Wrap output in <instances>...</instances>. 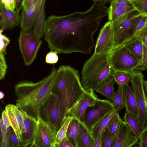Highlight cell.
I'll return each mask as SVG.
<instances>
[{"mask_svg": "<svg viewBox=\"0 0 147 147\" xmlns=\"http://www.w3.org/2000/svg\"><path fill=\"white\" fill-rule=\"evenodd\" d=\"M19 46L25 65H30L35 59L42 41L33 29L21 31L18 39Z\"/></svg>", "mask_w": 147, "mask_h": 147, "instance_id": "cell-8", "label": "cell"}, {"mask_svg": "<svg viewBox=\"0 0 147 147\" xmlns=\"http://www.w3.org/2000/svg\"><path fill=\"white\" fill-rule=\"evenodd\" d=\"M34 0H23L22 3V9H26L34 3Z\"/></svg>", "mask_w": 147, "mask_h": 147, "instance_id": "cell-48", "label": "cell"}, {"mask_svg": "<svg viewBox=\"0 0 147 147\" xmlns=\"http://www.w3.org/2000/svg\"><path fill=\"white\" fill-rule=\"evenodd\" d=\"M136 11L144 16H147V0H127Z\"/></svg>", "mask_w": 147, "mask_h": 147, "instance_id": "cell-32", "label": "cell"}, {"mask_svg": "<svg viewBox=\"0 0 147 147\" xmlns=\"http://www.w3.org/2000/svg\"><path fill=\"white\" fill-rule=\"evenodd\" d=\"M122 109L120 108H116L96 124L93 127L92 132V136L94 140L98 135L107 126L112 118L119 113Z\"/></svg>", "mask_w": 147, "mask_h": 147, "instance_id": "cell-22", "label": "cell"}, {"mask_svg": "<svg viewBox=\"0 0 147 147\" xmlns=\"http://www.w3.org/2000/svg\"><path fill=\"white\" fill-rule=\"evenodd\" d=\"M4 96V94L1 92H0V99H1L3 98Z\"/></svg>", "mask_w": 147, "mask_h": 147, "instance_id": "cell-53", "label": "cell"}, {"mask_svg": "<svg viewBox=\"0 0 147 147\" xmlns=\"http://www.w3.org/2000/svg\"><path fill=\"white\" fill-rule=\"evenodd\" d=\"M23 0H16V9L20 11L22 9V3Z\"/></svg>", "mask_w": 147, "mask_h": 147, "instance_id": "cell-51", "label": "cell"}, {"mask_svg": "<svg viewBox=\"0 0 147 147\" xmlns=\"http://www.w3.org/2000/svg\"><path fill=\"white\" fill-rule=\"evenodd\" d=\"M147 20V16H143L142 17L134 28L129 38L127 41L135 36L140 31L146 26Z\"/></svg>", "mask_w": 147, "mask_h": 147, "instance_id": "cell-38", "label": "cell"}, {"mask_svg": "<svg viewBox=\"0 0 147 147\" xmlns=\"http://www.w3.org/2000/svg\"><path fill=\"white\" fill-rule=\"evenodd\" d=\"M57 131L38 117L33 140L30 147H55Z\"/></svg>", "mask_w": 147, "mask_h": 147, "instance_id": "cell-11", "label": "cell"}, {"mask_svg": "<svg viewBox=\"0 0 147 147\" xmlns=\"http://www.w3.org/2000/svg\"><path fill=\"white\" fill-rule=\"evenodd\" d=\"M55 147H73V146L66 136L58 144H55Z\"/></svg>", "mask_w": 147, "mask_h": 147, "instance_id": "cell-46", "label": "cell"}, {"mask_svg": "<svg viewBox=\"0 0 147 147\" xmlns=\"http://www.w3.org/2000/svg\"><path fill=\"white\" fill-rule=\"evenodd\" d=\"M109 58L114 71L129 73L141 63L123 45L113 49L109 53Z\"/></svg>", "mask_w": 147, "mask_h": 147, "instance_id": "cell-6", "label": "cell"}, {"mask_svg": "<svg viewBox=\"0 0 147 147\" xmlns=\"http://www.w3.org/2000/svg\"><path fill=\"white\" fill-rule=\"evenodd\" d=\"M57 53V52L52 50L49 52L45 57L46 62L51 64L57 63L58 60Z\"/></svg>", "mask_w": 147, "mask_h": 147, "instance_id": "cell-42", "label": "cell"}, {"mask_svg": "<svg viewBox=\"0 0 147 147\" xmlns=\"http://www.w3.org/2000/svg\"><path fill=\"white\" fill-rule=\"evenodd\" d=\"M65 115V111L61 99L52 92L38 111V117L57 131Z\"/></svg>", "mask_w": 147, "mask_h": 147, "instance_id": "cell-5", "label": "cell"}, {"mask_svg": "<svg viewBox=\"0 0 147 147\" xmlns=\"http://www.w3.org/2000/svg\"><path fill=\"white\" fill-rule=\"evenodd\" d=\"M43 0H38L26 9H22L20 25L22 30L26 31L35 25L38 18Z\"/></svg>", "mask_w": 147, "mask_h": 147, "instance_id": "cell-15", "label": "cell"}, {"mask_svg": "<svg viewBox=\"0 0 147 147\" xmlns=\"http://www.w3.org/2000/svg\"><path fill=\"white\" fill-rule=\"evenodd\" d=\"M3 31L0 30V53L6 54V50L10 40L7 37L2 34Z\"/></svg>", "mask_w": 147, "mask_h": 147, "instance_id": "cell-41", "label": "cell"}, {"mask_svg": "<svg viewBox=\"0 0 147 147\" xmlns=\"http://www.w3.org/2000/svg\"><path fill=\"white\" fill-rule=\"evenodd\" d=\"M139 136L136 135L122 120L113 140L112 147L138 146Z\"/></svg>", "mask_w": 147, "mask_h": 147, "instance_id": "cell-14", "label": "cell"}, {"mask_svg": "<svg viewBox=\"0 0 147 147\" xmlns=\"http://www.w3.org/2000/svg\"><path fill=\"white\" fill-rule=\"evenodd\" d=\"M115 83L114 80L112 78L96 88L94 92L103 95L113 102L115 93L114 89Z\"/></svg>", "mask_w": 147, "mask_h": 147, "instance_id": "cell-24", "label": "cell"}, {"mask_svg": "<svg viewBox=\"0 0 147 147\" xmlns=\"http://www.w3.org/2000/svg\"><path fill=\"white\" fill-rule=\"evenodd\" d=\"M20 110L23 119L21 147H30L33 140L37 126V119L29 116L22 110Z\"/></svg>", "mask_w": 147, "mask_h": 147, "instance_id": "cell-16", "label": "cell"}, {"mask_svg": "<svg viewBox=\"0 0 147 147\" xmlns=\"http://www.w3.org/2000/svg\"><path fill=\"white\" fill-rule=\"evenodd\" d=\"M79 122L73 118L70 122L67 130L66 137L73 147H76V139L78 133Z\"/></svg>", "mask_w": 147, "mask_h": 147, "instance_id": "cell-26", "label": "cell"}, {"mask_svg": "<svg viewBox=\"0 0 147 147\" xmlns=\"http://www.w3.org/2000/svg\"><path fill=\"white\" fill-rule=\"evenodd\" d=\"M1 136V147H9V143L7 131V127L4 124L1 118L0 120Z\"/></svg>", "mask_w": 147, "mask_h": 147, "instance_id": "cell-34", "label": "cell"}, {"mask_svg": "<svg viewBox=\"0 0 147 147\" xmlns=\"http://www.w3.org/2000/svg\"><path fill=\"white\" fill-rule=\"evenodd\" d=\"M123 86L125 111L129 112L139 120L138 108L132 87L129 84Z\"/></svg>", "mask_w": 147, "mask_h": 147, "instance_id": "cell-18", "label": "cell"}, {"mask_svg": "<svg viewBox=\"0 0 147 147\" xmlns=\"http://www.w3.org/2000/svg\"><path fill=\"white\" fill-rule=\"evenodd\" d=\"M57 71L53 67L49 75L40 81H23L15 86L16 105L20 109L37 119L40 109L52 92Z\"/></svg>", "mask_w": 147, "mask_h": 147, "instance_id": "cell-2", "label": "cell"}, {"mask_svg": "<svg viewBox=\"0 0 147 147\" xmlns=\"http://www.w3.org/2000/svg\"><path fill=\"white\" fill-rule=\"evenodd\" d=\"M136 36H138L141 40L143 44L147 47V27L145 26L144 27L142 30L140 31Z\"/></svg>", "mask_w": 147, "mask_h": 147, "instance_id": "cell-45", "label": "cell"}, {"mask_svg": "<svg viewBox=\"0 0 147 147\" xmlns=\"http://www.w3.org/2000/svg\"><path fill=\"white\" fill-rule=\"evenodd\" d=\"M46 0H43L38 18L33 29L36 35L41 38L44 34L46 20L45 18V6Z\"/></svg>", "mask_w": 147, "mask_h": 147, "instance_id": "cell-23", "label": "cell"}, {"mask_svg": "<svg viewBox=\"0 0 147 147\" xmlns=\"http://www.w3.org/2000/svg\"><path fill=\"white\" fill-rule=\"evenodd\" d=\"M1 2L7 9L15 11L16 8V0H1Z\"/></svg>", "mask_w": 147, "mask_h": 147, "instance_id": "cell-44", "label": "cell"}, {"mask_svg": "<svg viewBox=\"0 0 147 147\" xmlns=\"http://www.w3.org/2000/svg\"><path fill=\"white\" fill-rule=\"evenodd\" d=\"M5 54L0 53V80L4 79L7 71V65L5 57Z\"/></svg>", "mask_w": 147, "mask_h": 147, "instance_id": "cell-40", "label": "cell"}, {"mask_svg": "<svg viewBox=\"0 0 147 147\" xmlns=\"http://www.w3.org/2000/svg\"><path fill=\"white\" fill-rule=\"evenodd\" d=\"M129 73L130 82L138 108L141 132L147 125V106L146 102L147 96L144 85V76L140 71H133Z\"/></svg>", "mask_w": 147, "mask_h": 147, "instance_id": "cell-7", "label": "cell"}, {"mask_svg": "<svg viewBox=\"0 0 147 147\" xmlns=\"http://www.w3.org/2000/svg\"><path fill=\"white\" fill-rule=\"evenodd\" d=\"M123 120L132 131L139 136L141 132V127L139 120L127 111H125Z\"/></svg>", "mask_w": 147, "mask_h": 147, "instance_id": "cell-25", "label": "cell"}, {"mask_svg": "<svg viewBox=\"0 0 147 147\" xmlns=\"http://www.w3.org/2000/svg\"><path fill=\"white\" fill-rule=\"evenodd\" d=\"M144 85L145 91L147 95V80H144Z\"/></svg>", "mask_w": 147, "mask_h": 147, "instance_id": "cell-52", "label": "cell"}, {"mask_svg": "<svg viewBox=\"0 0 147 147\" xmlns=\"http://www.w3.org/2000/svg\"><path fill=\"white\" fill-rule=\"evenodd\" d=\"M20 11L16 9L14 11L8 9L0 2V30L3 31L18 26L20 24Z\"/></svg>", "mask_w": 147, "mask_h": 147, "instance_id": "cell-17", "label": "cell"}, {"mask_svg": "<svg viewBox=\"0 0 147 147\" xmlns=\"http://www.w3.org/2000/svg\"><path fill=\"white\" fill-rule=\"evenodd\" d=\"M146 106H147V96L146 97Z\"/></svg>", "mask_w": 147, "mask_h": 147, "instance_id": "cell-54", "label": "cell"}, {"mask_svg": "<svg viewBox=\"0 0 147 147\" xmlns=\"http://www.w3.org/2000/svg\"><path fill=\"white\" fill-rule=\"evenodd\" d=\"M122 120L118 113L112 118L107 126L113 141Z\"/></svg>", "mask_w": 147, "mask_h": 147, "instance_id": "cell-30", "label": "cell"}, {"mask_svg": "<svg viewBox=\"0 0 147 147\" xmlns=\"http://www.w3.org/2000/svg\"><path fill=\"white\" fill-rule=\"evenodd\" d=\"M139 138L138 147H147V125L141 132Z\"/></svg>", "mask_w": 147, "mask_h": 147, "instance_id": "cell-43", "label": "cell"}, {"mask_svg": "<svg viewBox=\"0 0 147 147\" xmlns=\"http://www.w3.org/2000/svg\"><path fill=\"white\" fill-rule=\"evenodd\" d=\"M38 0H34V3L37 1Z\"/></svg>", "mask_w": 147, "mask_h": 147, "instance_id": "cell-55", "label": "cell"}, {"mask_svg": "<svg viewBox=\"0 0 147 147\" xmlns=\"http://www.w3.org/2000/svg\"><path fill=\"white\" fill-rule=\"evenodd\" d=\"M147 71V47L143 45V52L142 60L141 63L134 71L142 72Z\"/></svg>", "mask_w": 147, "mask_h": 147, "instance_id": "cell-39", "label": "cell"}, {"mask_svg": "<svg viewBox=\"0 0 147 147\" xmlns=\"http://www.w3.org/2000/svg\"><path fill=\"white\" fill-rule=\"evenodd\" d=\"M11 107L17 120L20 131L22 134L23 128V119L21 111L16 105L11 104Z\"/></svg>", "mask_w": 147, "mask_h": 147, "instance_id": "cell-37", "label": "cell"}, {"mask_svg": "<svg viewBox=\"0 0 147 147\" xmlns=\"http://www.w3.org/2000/svg\"><path fill=\"white\" fill-rule=\"evenodd\" d=\"M116 109L114 103L110 100L99 98L94 105L87 109L85 114L84 124L92 135L96 124Z\"/></svg>", "mask_w": 147, "mask_h": 147, "instance_id": "cell-9", "label": "cell"}, {"mask_svg": "<svg viewBox=\"0 0 147 147\" xmlns=\"http://www.w3.org/2000/svg\"><path fill=\"white\" fill-rule=\"evenodd\" d=\"M78 71L69 65H61L56 72L52 89L61 99L65 112L85 92Z\"/></svg>", "mask_w": 147, "mask_h": 147, "instance_id": "cell-3", "label": "cell"}, {"mask_svg": "<svg viewBox=\"0 0 147 147\" xmlns=\"http://www.w3.org/2000/svg\"><path fill=\"white\" fill-rule=\"evenodd\" d=\"M94 139L86 127L79 122L76 139V147H93Z\"/></svg>", "mask_w": 147, "mask_h": 147, "instance_id": "cell-21", "label": "cell"}, {"mask_svg": "<svg viewBox=\"0 0 147 147\" xmlns=\"http://www.w3.org/2000/svg\"><path fill=\"white\" fill-rule=\"evenodd\" d=\"M122 45L141 63L143 55V44L138 36H136L133 37Z\"/></svg>", "mask_w": 147, "mask_h": 147, "instance_id": "cell-19", "label": "cell"}, {"mask_svg": "<svg viewBox=\"0 0 147 147\" xmlns=\"http://www.w3.org/2000/svg\"><path fill=\"white\" fill-rule=\"evenodd\" d=\"M112 78L118 85L125 86L129 85L130 81L129 73L125 72L114 71Z\"/></svg>", "mask_w": 147, "mask_h": 147, "instance_id": "cell-29", "label": "cell"}, {"mask_svg": "<svg viewBox=\"0 0 147 147\" xmlns=\"http://www.w3.org/2000/svg\"><path fill=\"white\" fill-rule=\"evenodd\" d=\"M5 109L8 116L11 126L21 144L22 134L20 131L17 120L11 108V104L7 105Z\"/></svg>", "mask_w": 147, "mask_h": 147, "instance_id": "cell-27", "label": "cell"}, {"mask_svg": "<svg viewBox=\"0 0 147 147\" xmlns=\"http://www.w3.org/2000/svg\"><path fill=\"white\" fill-rule=\"evenodd\" d=\"M110 4L108 8L107 15L109 21L112 24L118 23L130 15L126 14L114 0H111Z\"/></svg>", "mask_w": 147, "mask_h": 147, "instance_id": "cell-20", "label": "cell"}, {"mask_svg": "<svg viewBox=\"0 0 147 147\" xmlns=\"http://www.w3.org/2000/svg\"><path fill=\"white\" fill-rule=\"evenodd\" d=\"M9 147H21V144L15 133L11 126L7 128Z\"/></svg>", "mask_w": 147, "mask_h": 147, "instance_id": "cell-36", "label": "cell"}, {"mask_svg": "<svg viewBox=\"0 0 147 147\" xmlns=\"http://www.w3.org/2000/svg\"><path fill=\"white\" fill-rule=\"evenodd\" d=\"M111 0H93V3L105 5L107 3H110Z\"/></svg>", "mask_w": 147, "mask_h": 147, "instance_id": "cell-50", "label": "cell"}, {"mask_svg": "<svg viewBox=\"0 0 147 147\" xmlns=\"http://www.w3.org/2000/svg\"><path fill=\"white\" fill-rule=\"evenodd\" d=\"M146 26L147 27V20L146 23Z\"/></svg>", "mask_w": 147, "mask_h": 147, "instance_id": "cell-56", "label": "cell"}, {"mask_svg": "<svg viewBox=\"0 0 147 147\" xmlns=\"http://www.w3.org/2000/svg\"><path fill=\"white\" fill-rule=\"evenodd\" d=\"M118 86L117 89L115 93L113 103L116 108H120L122 109L125 106L124 86L120 85Z\"/></svg>", "mask_w": 147, "mask_h": 147, "instance_id": "cell-31", "label": "cell"}, {"mask_svg": "<svg viewBox=\"0 0 147 147\" xmlns=\"http://www.w3.org/2000/svg\"><path fill=\"white\" fill-rule=\"evenodd\" d=\"M126 14L129 15L136 11L127 0H114Z\"/></svg>", "mask_w": 147, "mask_h": 147, "instance_id": "cell-35", "label": "cell"}, {"mask_svg": "<svg viewBox=\"0 0 147 147\" xmlns=\"http://www.w3.org/2000/svg\"><path fill=\"white\" fill-rule=\"evenodd\" d=\"M143 16H146L138 13H133L118 23H111L114 48L122 45L128 40L134 28Z\"/></svg>", "mask_w": 147, "mask_h": 147, "instance_id": "cell-10", "label": "cell"}, {"mask_svg": "<svg viewBox=\"0 0 147 147\" xmlns=\"http://www.w3.org/2000/svg\"><path fill=\"white\" fill-rule=\"evenodd\" d=\"M109 53H94L86 61L81 73V83L85 91L94 92L112 78L114 71L109 61Z\"/></svg>", "mask_w": 147, "mask_h": 147, "instance_id": "cell-4", "label": "cell"}, {"mask_svg": "<svg viewBox=\"0 0 147 147\" xmlns=\"http://www.w3.org/2000/svg\"><path fill=\"white\" fill-rule=\"evenodd\" d=\"M73 118L71 117L66 115L64 117L57 132L55 144H58L66 136L68 126Z\"/></svg>", "mask_w": 147, "mask_h": 147, "instance_id": "cell-28", "label": "cell"}, {"mask_svg": "<svg viewBox=\"0 0 147 147\" xmlns=\"http://www.w3.org/2000/svg\"><path fill=\"white\" fill-rule=\"evenodd\" d=\"M101 132L97 136L96 138L94 140L93 147H101Z\"/></svg>", "mask_w": 147, "mask_h": 147, "instance_id": "cell-49", "label": "cell"}, {"mask_svg": "<svg viewBox=\"0 0 147 147\" xmlns=\"http://www.w3.org/2000/svg\"><path fill=\"white\" fill-rule=\"evenodd\" d=\"M108 8L93 3L85 11L49 17L44 36L49 48L59 53L91 54L94 34L102 20L107 15Z\"/></svg>", "mask_w": 147, "mask_h": 147, "instance_id": "cell-1", "label": "cell"}, {"mask_svg": "<svg viewBox=\"0 0 147 147\" xmlns=\"http://www.w3.org/2000/svg\"><path fill=\"white\" fill-rule=\"evenodd\" d=\"M114 37L112 24L109 21L101 29L96 44L94 53H109L114 48Z\"/></svg>", "mask_w": 147, "mask_h": 147, "instance_id": "cell-13", "label": "cell"}, {"mask_svg": "<svg viewBox=\"0 0 147 147\" xmlns=\"http://www.w3.org/2000/svg\"><path fill=\"white\" fill-rule=\"evenodd\" d=\"M113 142L109 128L107 126L101 131V147H112Z\"/></svg>", "mask_w": 147, "mask_h": 147, "instance_id": "cell-33", "label": "cell"}, {"mask_svg": "<svg viewBox=\"0 0 147 147\" xmlns=\"http://www.w3.org/2000/svg\"><path fill=\"white\" fill-rule=\"evenodd\" d=\"M1 118L4 124L7 128L11 126L8 116L5 109L3 110L2 112Z\"/></svg>", "mask_w": 147, "mask_h": 147, "instance_id": "cell-47", "label": "cell"}, {"mask_svg": "<svg viewBox=\"0 0 147 147\" xmlns=\"http://www.w3.org/2000/svg\"><path fill=\"white\" fill-rule=\"evenodd\" d=\"M92 91H85L66 112L65 115L77 119L84 126V118L86 111L98 99Z\"/></svg>", "mask_w": 147, "mask_h": 147, "instance_id": "cell-12", "label": "cell"}]
</instances>
